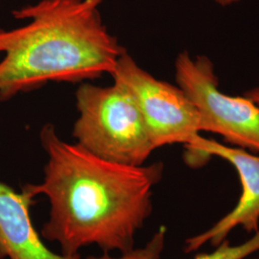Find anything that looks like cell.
Here are the masks:
<instances>
[{"mask_svg": "<svg viewBox=\"0 0 259 259\" xmlns=\"http://www.w3.org/2000/svg\"><path fill=\"white\" fill-rule=\"evenodd\" d=\"M39 138L47 155L45 177L41 184L24 188L34 198L46 196L50 204L40 236L57 242L65 255L92 245L107 253L133 250L152 214L162 163L134 166L103 159L64 141L51 124L42 127Z\"/></svg>", "mask_w": 259, "mask_h": 259, "instance_id": "obj_1", "label": "cell"}, {"mask_svg": "<svg viewBox=\"0 0 259 259\" xmlns=\"http://www.w3.org/2000/svg\"><path fill=\"white\" fill-rule=\"evenodd\" d=\"M105 0H40L13 12L26 25L0 29V102L50 82L111 75L126 49L108 31Z\"/></svg>", "mask_w": 259, "mask_h": 259, "instance_id": "obj_2", "label": "cell"}, {"mask_svg": "<svg viewBox=\"0 0 259 259\" xmlns=\"http://www.w3.org/2000/svg\"><path fill=\"white\" fill-rule=\"evenodd\" d=\"M76 143L103 159L139 166L156 150L133 97L119 83H83L76 92Z\"/></svg>", "mask_w": 259, "mask_h": 259, "instance_id": "obj_3", "label": "cell"}, {"mask_svg": "<svg viewBox=\"0 0 259 259\" xmlns=\"http://www.w3.org/2000/svg\"><path fill=\"white\" fill-rule=\"evenodd\" d=\"M175 77L198 111L203 132L217 134L232 146L259 154L258 107L246 95L223 93L206 56L192 57L186 51L179 54Z\"/></svg>", "mask_w": 259, "mask_h": 259, "instance_id": "obj_4", "label": "cell"}, {"mask_svg": "<svg viewBox=\"0 0 259 259\" xmlns=\"http://www.w3.org/2000/svg\"><path fill=\"white\" fill-rule=\"evenodd\" d=\"M111 76L135 100L155 149L186 145L203 133L200 115L185 93L178 85L150 74L127 51Z\"/></svg>", "mask_w": 259, "mask_h": 259, "instance_id": "obj_5", "label": "cell"}, {"mask_svg": "<svg viewBox=\"0 0 259 259\" xmlns=\"http://www.w3.org/2000/svg\"><path fill=\"white\" fill-rule=\"evenodd\" d=\"M185 160L188 166L203 165L205 158L211 157L222 158L235 169L241 185L240 197L234 207L209 229L185 241V252L200 250L206 244L216 247L237 228L252 234L258 232L259 154L228 146L201 135L185 145Z\"/></svg>", "mask_w": 259, "mask_h": 259, "instance_id": "obj_6", "label": "cell"}, {"mask_svg": "<svg viewBox=\"0 0 259 259\" xmlns=\"http://www.w3.org/2000/svg\"><path fill=\"white\" fill-rule=\"evenodd\" d=\"M34 197L0 183V259H82L80 253H56L45 245L30 216Z\"/></svg>", "mask_w": 259, "mask_h": 259, "instance_id": "obj_7", "label": "cell"}, {"mask_svg": "<svg viewBox=\"0 0 259 259\" xmlns=\"http://www.w3.org/2000/svg\"><path fill=\"white\" fill-rule=\"evenodd\" d=\"M166 230L161 228L143 248H134L119 256H111L104 252L102 255H91L85 259H158L164 247ZM215 250L200 253L194 259H245L259 251V231L252 234L248 240L240 244L232 245L228 240L216 247Z\"/></svg>", "mask_w": 259, "mask_h": 259, "instance_id": "obj_8", "label": "cell"}, {"mask_svg": "<svg viewBox=\"0 0 259 259\" xmlns=\"http://www.w3.org/2000/svg\"><path fill=\"white\" fill-rule=\"evenodd\" d=\"M245 95L248 96L251 101L255 103L259 108V87L251 89L249 92H247Z\"/></svg>", "mask_w": 259, "mask_h": 259, "instance_id": "obj_9", "label": "cell"}, {"mask_svg": "<svg viewBox=\"0 0 259 259\" xmlns=\"http://www.w3.org/2000/svg\"><path fill=\"white\" fill-rule=\"evenodd\" d=\"M236 1H238V0H216V2H217V3H219V4H220V5H222V6L230 5V4L234 3V2H236Z\"/></svg>", "mask_w": 259, "mask_h": 259, "instance_id": "obj_10", "label": "cell"}]
</instances>
